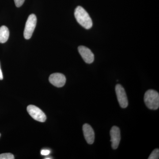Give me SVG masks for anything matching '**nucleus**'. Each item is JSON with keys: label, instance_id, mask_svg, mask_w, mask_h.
Instances as JSON below:
<instances>
[{"label": "nucleus", "instance_id": "1a4fd4ad", "mask_svg": "<svg viewBox=\"0 0 159 159\" xmlns=\"http://www.w3.org/2000/svg\"><path fill=\"white\" fill-rule=\"evenodd\" d=\"M83 131L86 141L89 145H92L95 141V133L90 125L85 123L83 125Z\"/></svg>", "mask_w": 159, "mask_h": 159}, {"label": "nucleus", "instance_id": "f03ea898", "mask_svg": "<svg viewBox=\"0 0 159 159\" xmlns=\"http://www.w3.org/2000/svg\"><path fill=\"white\" fill-rule=\"evenodd\" d=\"M144 102L149 109L156 110L159 107V94L157 91L149 89L144 95Z\"/></svg>", "mask_w": 159, "mask_h": 159}, {"label": "nucleus", "instance_id": "6e6552de", "mask_svg": "<svg viewBox=\"0 0 159 159\" xmlns=\"http://www.w3.org/2000/svg\"><path fill=\"white\" fill-rule=\"evenodd\" d=\"M80 54L83 59L86 63L91 64L94 61V55L93 53L89 48L84 46H79L78 48Z\"/></svg>", "mask_w": 159, "mask_h": 159}, {"label": "nucleus", "instance_id": "2eb2a0df", "mask_svg": "<svg viewBox=\"0 0 159 159\" xmlns=\"http://www.w3.org/2000/svg\"><path fill=\"white\" fill-rule=\"evenodd\" d=\"M3 79L2 72L1 70V66H0V80H2Z\"/></svg>", "mask_w": 159, "mask_h": 159}, {"label": "nucleus", "instance_id": "423d86ee", "mask_svg": "<svg viewBox=\"0 0 159 159\" xmlns=\"http://www.w3.org/2000/svg\"><path fill=\"white\" fill-rule=\"evenodd\" d=\"M111 142L113 149H116L119 147L121 140V132L119 127L113 126L110 130Z\"/></svg>", "mask_w": 159, "mask_h": 159}, {"label": "nucleus", "instance_id": "20e7f679", "mask_svg": "<svg viewBox=\"0 0 159 159\" xmlns=\"http://www.w3.org/2000/svg\"><path fill=\"white\" fill-rule=\"evenodd\" d=\"M27 111L33 119L39 122H44L47 119L44 113L35 106L29 105L27 107Z\"/></svg>", "mask_w": 159, "mask_h": 159}, {"label": "nucleus", "instance_id": "7ed1b4c3", "mask_svg": "<svg viewBox=\"0 0 159 159\" xmlns=\"http://www.w3.org/2000/svg\"><path fill=\"white\" fill-rule=\"evenodd\" d=\"M36 23L37 18L36 16L34 14H31L29 15L26 22L24 32V37L25 39H30L32 36L36 27Z\"/></svg>", "mask_w": 159, "mask_h": 159}, {"label": "nucleus", "instance_id": "ddd939ff", "mask_svg": "<svg viewBox=\"0 0 159 159\" xmlns=\"http://www.w3.org/2000/svg\"><path fill=\"white\" fill-rule=\"evenodd\" d=\"M25 0H14L15 4L17 7H20L22 6Z\"/></svg>", "mask_w": 159, "mask_h": 159}, {"label": "nucleus", "instance_id": "0eeeda50", "mask_svg": "<svg viewBox=\"0 0 159 159\" xmlns=\"http://www.w3.org/2000/svg\"><path fill=\"white\" fill-rule=\"evenodd\" d=\"M49 81L51 84L58 88L62 87L66 82V77L61 73H54L50 75Z\"/></svg>", "mask_w": 159, "mask_h": 159}, {"label": "nucleus", "instance_id": "f8f14e48", "mask_svg": "<svg viewBox=\"0 0 159 159\" xmlns=\"http://www.w3.org/2000/svg\"><path fill=\"white\" fill-rule=\"evenodd\" d=\"M14 156L10 153H2L0 154V159H14Z\"/></svg>", "mask_w": 159, "mask_h": 159}, {"label": "nucleus", "instance_id": "f257e3e1", "mask_svg": "<svg viewBox=\"0 0 159 159\" xmlns=\"http://www.w3.org/2000/svg\"><path fill=\"white\" fill-rule=\"evenodd\" d=\"M75 18L80 25L84 29H89L93 26V21L85 9L81 6H77L74 11Z\"/></svg>", "mask_w": 159, "mask_h": 159}, {"label": "nucleus", "instance_id": "9b49d317", "mask_svg": "<svg viewBox=\"0 0 159 159\" xmlns=\"http://www.w3.org/2000/svg\"><path fill=\"white\" fill-rule=\"evenodd\" d=\"M159 158V149L156 148L151 153L148 159H158Z\"/></svg>", "mask_w": 159, "mask_h": 159}, {"label": "nucleus", "instance_id": "f3484780", "mask_svg": "<svg viewBox=\"0 0 159 159\" xmlns=\"http://www.w3.org/2000/svg\"><path fill=\"white\" fill-rule=\"evenodd\" d=\"M0 136H1V134H0Z\"/></svg>", "mask_w": 159, "mask_h": 159}, {"label": "nucleus", "instance_id": "39448f33", "mask_svg": "<svg viewBox=\"0 0 159 159\" xmlns=\"http://www.w3.org/2000/svg\"><path fill=\"white\" fill-rule=\"evenodd\" d=\"M116 92L120 107L122 108H126L128 106V100L124 88L121 84H117L116 86Z\"/></svg>", "mask_w": 159, "mask_h": 159}, {"label": "nucleus", "instance_id": "dca6fc26", "mask_svg": "<svg viewBox=\"0 0 159 159\" xmlns=\"http://www.w3.org/2000/svg\"><path fill=\"white\" fill-rule=\"evenodd\" d=\"M45 159H51V158H45Z\"/></svg>", "mask_w": 159, "mask_h": 159}, {"label": "nucleus", "instance_id": "4468645a", "mask_svg": "<svg viewBox=\"0 0 159 159\" xmlns=\"http://www.w3.org/2000/svg\"><path fill=\"white\" fill-rule=\"evenodd\" d=\"M51 152V151H50L49 150H47V149H43V150H42L41 152V154L42 155L44 156H47Z\"/></svg>", "mask_w": 159, "mask_h": 159}, {"label": "nucleus", "instance_id": "9d476101", "mask_svg": "<svg viewBox=\"0 0 159 159\" xmlns=\"http://www.w3.org/2000/svg\"><path fill=\"white\" fill-rule=\"evenodd\" d=\"M9 29L6 26H2L0 28V43H3L9 39Z\"/></svg>", "mask_w": 159, "mask_h": 159}]
</instances>
